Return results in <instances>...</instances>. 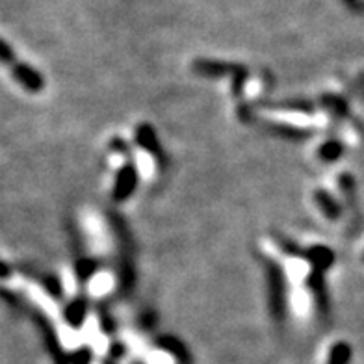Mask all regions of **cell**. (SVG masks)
Returning a JSON list of instances; mask_svg holds the SVG:
<instances>
[{"mask_svg":"<svg viewBox=\"0 0 364 364\" xmlns=\"http://www.w3.org/2000/svg\"><path fill=\"white\" fill-rule=\"evenodd\" d=\"M11 76L30 93L41 91L43 86H45V80H43V76L37 73L36 69L27 64H19V62L15 65H11Z\"/></svg>","mask_w":364,"mask_h":364,"instance_id":"obj_1","label":"cell"},{"mask_svg":"<svg viewBox=\"0 0 364 364\" xmlns=\"http://www.w3.org/2000/svg\"><path fill=\"white\" fill-rule=\"evenodd\" d=\"M0 64L4 65H15L17 64V56L13 53V48L4 41V39H0Z\"/></svg>","mask_w":364,"mask_h":364,"instance_id":"obj_2","label":"cell"}]
</instances>
